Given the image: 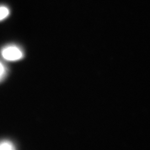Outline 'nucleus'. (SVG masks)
Returning a JSON list of instances; mask_svg holds the SVG:
<instances>
[{
  "instance_id": "f257e3e1",
  "label": "nucleus",
  "mask_w": 150,
  "mask_h": 150,
  "mask_svg": "<svg viewBox=\"0 0 150 150\" xmlns=\"http://www.w3.org/2000/svg\"><path fill=\"white\" fill-rule=\"evenodd\" d=\"M1 56L9 62H16L21 59L24 56V53L19 47L15 45H7L3 47L1 51Z\"/></svg>"
},
{
  "instance_id": "f03ea898",
  "label": "nucleus",
  "mask_w": 150,
  "mask_h": 150,
  "mask_svg": "<svg viewBox=\"0 0 150 150\" xmlns=\"http://www.w3.org/2000/svg\"><path fill=\"white\" fill-rule=\"evenodd\" d=\"M15 147L12 142L8 140H4L0 142V150H13Z\"/></svg>"
},
{
  "instance_id": "7ed1b4c3",
  "label": "nucleus",
  "mask_w": 150,
  "mask_h": 150,
  "mask_svg": "<svg viewBox=\"0 0 150 150\" xmlns=\"http://www.w3.org/2000/svg\"><path fill=\"white\" fill-rule=\"evenodd\" d=\"M9 15V9L4 6H0V21L6 19Z\"/></svg>"
},
{
  "instance_id": "20e7f679",
  "label": "nucleus",
  "mask_w": 150,
  "mask_h": 150,
  "mask_svg": "<svg viewBox=\"0 0 150 150\" xmlns=\"http://www.w3.org/2000/svg\"><path fill=\"white\" fill-rule=\"evenodd\" d=\"M6 73L7 69L6 67L1 62H0V81H1L5 78Z\"/></svg>"
}]
</instances>
